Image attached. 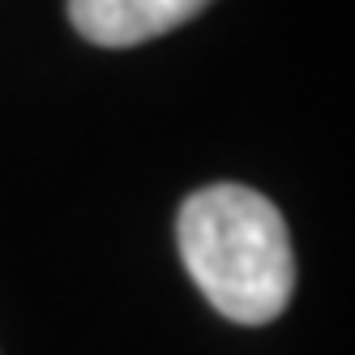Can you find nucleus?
<instances>
[{
	"mask_svg": "<svg viewBox=\"0 0 355 355\" xmlns=\"http://www.w3.org/2000/svg\"><path fill=\"white\" fill-rule=\"evenodd\" d=\"M210 0H69V21L98 47H137L197 17Z\"/></svg>",
	"mask_w": 355,
	"mask_h": 355,
	"instance_id": "obj_2",
	"label": "nucleus"
},
{
	"mask_svg": "<svg viewBox=\"0 0 355 355\" xmlns=\"http://www.w3.org/2000/svg\"><path fill=\"white\" fill-rule=\"evenodd\" d=\"M184 270L197 291L236 325H270L295 291V252L270 197L248 184H210L175 218Z\"/></svg>",
	"mask_w": 355,
	"mask_h": 355,
	"instance_id": "obj_1",
	"label": "nucleus"
}]
</instances>
